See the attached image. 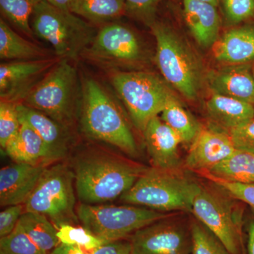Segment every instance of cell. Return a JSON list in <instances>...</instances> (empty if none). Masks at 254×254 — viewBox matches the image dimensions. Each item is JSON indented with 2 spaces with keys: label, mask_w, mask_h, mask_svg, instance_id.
Instances as JSON below:
<instances>
[{
  "label": "cell",
  "mask_w": 254,
  "mask_h": 254,
  "mask_svg": "<svg viewBox=\"0 0 254 254\" xmlns=\"http://www.w3.org/2000/svg\"><path fill=\"white\" fill-rule=\"evenodd\" d=\"M146 167L105 152L81 155L74 164V185L81 203L103 204L120 198Z\"/></svg>",
  "instance_id": "cell-1"
},
{
  "label": "cell",
  "mask_w": 254,
  "mask_h": 254,
  "mask_svg": "<svg viewBox=\"0 0 254 254\" xmlns=\"http://www.w3.org/2000/svg\"><path fill=\"white\" fill-rule=\"evenodd\" d=\"M81 131L87 137L113 145L127 154H138L136 140L115 102L99 82H81L79 110Z\"/></svg>",
  "instance_id": "cell-2"
},
{
  "label": "cell",
  "mask_w": 254,
  "mask_h": 254,
  "mask_svg": "<svg viewBox=\"0 0 254 254\" xmlns=\"http://www.w3.org/2000/svg\"><path fill=\"white\" fill-rule=\"evenodd\" d=\"M199 185L177 170L152 167L145 170L120 200L159 212L190 211Z\"/></svg>",
  "instance_id": "cell-3"
},
{
  "label": "cell",
  "mask_w": 254,
  "mask_h": 254,
  "mask_svg": "<svg viewBox=\"0 0 254 254\" xmlns=\"http://www.w3.org/2000/svg\"><path fill=\"white\" fill-rule=\"evenodd\" d=\"M69 61L60 59L21 103L70 129L79 115L81 83Z\"/></svg>",
  "instance_id": "cell-4"
},
{
  "label": "cell",
  "mask_w": 254,
  "mask_h": 254,
  "mask_svg": "<svg viewBox=\"0 0 254 254\" xmlns=\"http://www.w3.org/2000/svg\"><path fill=\"white\" fill-rule=\"evenodd\" d=\"M31 26L34 36L49 43L60 59L77 60L96 34L91 23L45 0L35 8Z\"/></svg>",
  "instance_id": "cell-5"
},
{
  "label": "cell",
  "mask_w": 254,
  "mask_h": 254,
  "mask_svg": "<svg viewBox=\"0 0 254 254\" xmlns=\"http://www.w3.org/2000/svg\"><path fill=\"white\" fill-rule=\"evenodd\" d=\"M150 27L156 41V64L163 77L187 99H196L201 68L193 52L168 25L155 21Z\"/></svg>",
  "instance_id": "cell-6"
},
{
  "label": "cell",
  "mask_w": 254,
  "mask_h": 254,
  "mask_svg": "<svg viewBox=\"0 0 254 254\" xmlns=\"http://www.w3.org/2000/svg\"><path fill=\"white\" fill-rule=\"evenodd\" d=\"M82 226L105 242L125 240L143 227L172 217L133 205L85 204L76 208Z\"/></svg>",
  "instance_id": "cell-7"
},
{
  "label": "cell",
  "mask_w": 254,
  "mask_h": 254,
  "mask_svg": "<svg viewBox=\"0 0 254 254\" xmlns=\"http://www.w3.org/2000/svg\"><path fill=\"white\" fill-rule=\"evenodd\" d=\"M133 125L141 132L161 113L173 95L158 76L143 71H116L110 78Z\"/></svg>",
  "instance_id": "cell-8"
},
{
  "label": "cell",
  "mask_w": 254,
  "mask_h": 254,
  "mask_svg": "<svg viewBox=\"0 0 254 254\" xmlns=\"http://www.w3.org/2000/svg\"><path fill=\"white\" fill-rule=\"evenodd\" d=\"M73 171L64 163L46 167L34 190L24 203L25 212L46 215L58 228L64 224L74 225L76 194Z\"/></svg>",
  "instance_id": "cell-9"
},
{
  "label": "cell",
  "mask_w": 254,
  "mask_h": 254,
  "mask_svg": "<svg viewBox=\"0 0 254 254\" xmlns=\"http://www.w3.org/2000/svg\"><path fill=\"white\" fill-rule=\"evenodd\" d=\"M81 58L104 69H117L144 60L139 38L131 28L123 23L105 25L96 33Z\"/></svg>",
  "instance_id": "cell-10"
},
{
  "label": "cell",
  "mask_w": 254,
  "mask_h": 254,
  "mask_svg": "<svg viewBox=\"0 0 254 254\" xmlns=\"http://www.w3.org/2000/svg\"><path fill=\"white\" fill-rule=\"evenodd\" d=\"M190 212L203 226L218 237L229 252L240 254V226L221 197L199 185Z\"/></svg>",
  "instance_id": "cell-11"
},
{
  "label": "cell",
  "mask_w": 254,
  "mask_h": 254,
  "mask_svg": "<svg viewBox=\"0 0 254 254\" xmlns=\"http://www.w3.org/2000/svg\"><path fill=\"white\" fill-rule=\"evenodd\" d=\"M60 58L4 62L0 64L1 101L22 103L23 100L48 74Z\"/></svg>",
  "instance_id": "cell-12"
},
{
  "label": "cell",
  "mask_w": 254,
  "mask_h": 254,
  "mask_svg": "<svg viewBox=\"0 0 254 254\" xmlns=\"http://www.w3.org/2000/svg\"><path fill=\"white\" fill-rule=\"evenodd\" d=\"M143 227L131 235V254H190L191 237L181 225L168 220Z\"/></svg>",
  "instance_id": "cell-13"
},
{
  "label": "cell",
  "mask_w": 254,
  "mask_h": 254,
  "mask_svg": "<svg viewBox=\"0 0 254 254\" xmlns=\"http://www.w3.org/2000/svg\"><path fill=\"white\" fill-rule=\"evenodd\" d=\"M229 133L201 128L190 144L185 165L195 171H210L235 151Z\"/></svg>",
  "instance_id": "cell-14"
},
{
  "label": "cell",
  "mask_w": 254,
  "mask_h": 254,
  "mask_svg": "<svg viewBox=\"0 0 254 254\" xmlns=\"http://www.w3.org/2000/svg\"><path fill=\"white\" fill-rule=\"evenodd\" d=\"M147 150L155 168L177 170L182 138L158 116L152 119L143 132Z\"/></svg>",
  "instance_id": "cell-15"
},
{
  "label": "cell",
  "mask_w": 254,
  "mask_h": 254,
  "mask_svg": "<svg viewBox=\"0 0 254 254\" xmlns=\"http://www.w3.org/2000/svg\"><path fill=\"white\" fill-rule=\"evenodd\" d=\"M48 166L15 163L0 170V205L24 204Z\"/></svg>",
  "instance_id": "cell-16"
},
{
  "label": "cell",
  "mask_w": 254,
  "mask_h": 254,
  "mask_svg": "<svg viewBox=\"0 0 254 254\" xmlns=\"http://www.w3.org/2000/svg\"><path fill=\"white\" fill-rule=\"evenodd\" d=\"M21 123L26 124L39 135L46 143L55 161L64 158L71 146L69 128L60 125L42 112L17 103Z\"/></svg>",
  "instance_id": "cell-17"
},
{
  "label": "cell",
  "mask_w": 254,
  "mask_h": 254,
  "mask_svg": "<svg viewBox=\"0 0 254 254\" xmlns=\"http://www.w3.org/2000/svg\"><path fill=\"white\" fill-rule=\"evenodd\" d=\"M187 26L197 43L210 48L218 41L220 18L217 6L199 0H183Z\"/></svg>",
  "instance_id": "cell-18"
},
{
  "label": "cell",
  "mask_w": 254,
  "mask_h": 254,
  "mask_svg": "<svg viewBox=\"0 0 254 254\" xmlns=\"http://www.w3.org/2000/svg\"><path fill=\"white\" fill-rule=\"evenodd\" d=\"M21 124L17 135L5 148L8 156L14 163L34 166H49L58 163L39 135L26 124Z\"/></svg>",
  "instance_id": "cell-19"
},
{
  "label": "cell",
  "mask_w": 254,
  "mask_h": 254,
  "mask_svg": "<svg viewBox=\"0 0 254 254\" xmlns=\"http://www.w3.org/2000/svg\"><path fill=\"white\" fill-rule=\"evenodd\" d=\"M210 86L213 93L254 105V75L249 65H230L213 73Z\"/></svg>",
  "instance_id": "cell-20"
},
{
  "label": "cell",
  "mask_w": 254,
  "mask_h": 254,
  "mask_svg": "<svg viewBox=\"0 0 254 254\" xmlns=\"http://www.w3.org/2000/svg\"><path fill=\"white\" fill-rule=\"evenodd\" d=\"M214 58L229 65L254 61V28L244 26L229 31L212 46Z\"/></svg>",
  "instance_id": "cell-21"
},
{
  "label": "cell",
  "mask_w": 254,
  "mask_h": 254,
  "mask_svg": "<svg viewBox=\"0 0 254 254\" xmlns=\"http://www.w3.org/2000/svg\"><path fill=\"white\" fill-rule=\"evenodd\" d=\"M206 110L215 123L229 131L254 118L253 104L218 93L207 100Z\"/></svg>",
  "instance_id": "cell-22"
},
{
  "label": "cell",
  "mask_w": 254,
  "mask_h": 254,
  "mask_svg": "<svg viewBox=\"0 0 254 254\" xmlns=\"http://www.w3.org/2000/svg\"><path fill=\"white\" fill-rule=\"evenodd\" d=\"M49 52L20 36L8 23L0 19V59L4 62L48 59Z\"/></svg>",
  "instance_id": "cell-23"
},
{
  "label": "cell",
  "mask_w": 254,
  "mask_h": 254,
  "mask_svg": "<svg viewBox=\"0 0 254 254\" xmlns=\"http://www.w3.org/2000/svg\"><path fill=\"white\" fill-rule=\"evenodd\" d=\"M68 10L92 25L108 24L127 11L125 0H71Z\"/></svg>",
  "instance_id": "cell-24"
},
{
  "label": "cell",
  "mask_w": 254,
  "mask_h": 254,
  "mask_svg": "<svg viewBox=\"0 0 254 254\" xmlns=\"http://www.w3.org/2000/svg\"><path fill=\"white\" fill-rule=\"evenodd\" d=\"M161 119L182 138V143L191 144L201 126L177 99L172 95L161 113Z\"/></svg>",
  "instance_id": "cell-25"
},
{
  "label": "cell",
  "mask_w": 254,
  "mask_h": 254,
  "mask_svg": "<svg viewBox=\"0 0 254 254\" xmlns=\"http://www.w3.org/2000/svg\"><path fill=\"white\" fill-rule=\"evenodd\" d=\"M18 223L33 242L47 254L59 245L58 229L46 215L24 212Z\"/></svg>",
  "instance_id": "cell-26"
},
{
  "label": "cell",
  "mask_w": 254,
  "mask_h": 254,
  "mask_svg": "<svg viewBox=\"0 0 254 254\" xmlns=\"http://www.w3.org/2000/svg\"><path fill=\"white\" fill-rule=\"evenodd\" d=\"M209 172L231 181L254 183V153L236 149L225 161Z\"/></svg>",
  "instance_id": "cell-27"
},
{
  "label": "cell",
  "mask_w": 254,
  "mask_h": 254,
  "mask_svg": "<svg viewBox=\"0 0 254 254\" xmlns=\"http://www.w3.org/2000/svg\"><path fill=\"white\" fill-rule=\"evenodd\" d=\"M43 0H0L1 14L29 39L33 40L31 18L37 5Z\"/></svg>",
  "instance_id": "cell-28"
},
{
  "label": "cell",
  "mask_w": 254,
  "mask_h": 254,
  "mask_svg": "<svg viewBox=\"0 0 254 254\" xmlns=\"http://www.w3.org/2000/svg\"><path fill=\"white\" fill-rule=\"evenodd\" d=\"M190 254H232L211 232L199 222H193L190 230Z\"/></svg>",
  "instance_id": "cell-29"
},
{
  "label": "cell",
  "mask_w": 254,
  "mask_h": 254,
  "mask_svg": "<svg viewBox=\"0 0 254 254\" xmlns=\"http://www.w3.org/2000/svg\"><path fill=\"white\" fill-rule=\"evenodd\" d=\"M60 243L76 246L86 252H91L105 243L85 227L64 224L58 228L57 233Z\"/></svg>",
  "instance_id": "cell-30"
},
{
  "label": "cell",
  "mask_w": 254,
  "mask_h": 254,
  "mask_svg": "<svg viewBox=\"0 0 254 254\" xmlns=\"http://www.w3.org/2000/svg\"><path fill=\"white\" fill-rule=\"evenodd\" d=\"M0 254H47L18 223L14 231L0 238Z\"/></svg>",
  "instance_id": "cell-31"
},
{
  "label": "cell",
  "mask_w": 254,
  "mask_h": 254,
  "mask_svg": "<svg viewBox=\"0 0 254 254\" xmlns=\"http://www.w3.org/2000/svg\"><path fill=\"white\" fill-rule=\"evenodd\" d=\"M197 173L213 182L233 198L247 203L254 209V183L231 181L216 176L209 171H200Z\"/></svg>",
  "instance_id": "cell-32"
},
{
  "label": "cell",
  "mask_w": 254,
  "mask_h": 254,
  "mask_svg": "<svg viewBox=\"0 0 254 254\" xmlns=\"http://www.w3.org/2000/svg\"><path fill=\"white\" fill-rule=\"evenodd\" d=\"M16 105L11 102H0V145L4 150L21 127Z\"/></svg>",
  "instance_id": "cell-33"
},
{
  "label": "cell",
  "mask_w": 254,
  "mask_h": 254,
  "mask_svg": "<svg viewBox=\"0 0 254 254\" xmlns=\"http://www.w3.org/2000/svg\"><path fill=\"white\" fill-rule=\"evenodd\" d=\"M227 21L239 23L254 14V0H222Z\"/></svg>",
  "instance_id": "cell-34"
},
{
  "label": "cell",
  "mask_w": 254,
  "mask_h": 254,
  "mask_svg": "<svg viewBox=\"0 0 254 254\" xmlns=\"http://www.w3.org/2000/svg\"><path fill=\"white\" fill-rule=\"evenodd\" d=\"M127 11L150 26L155 21V14L161 0H125Z\"/></svg>",
  "instance_id": "cell-35"
},
{
  "label": "cell",
  "mask_w": 254,
  "mask_h": 254,
  "mask_svg": "<svg viewBox=\"0 0 254 254\" xmlns=\"http://www.w3.org/2000/svg\"><path fill=\"white\" fill-rule=\"evenodd\" d=\"M229 134L236 149L254 153V118L232 128Z\"/></svg>",
  "instance_id": "cell-36"
},
{
  "label": "cell",
  "mask_w": 254,
  "mask_h": 254,
  "mask_svg": "<svg viewBox=\"0 0 254 254\" xmlns=\"http://www.w3.org/2000/svg\"><path fill=\"white\" fill-rule=\"evenodd\" d=\"M24 212V204H18L7 206L0 213V238L14 231Z\"/></svg>",
  "instance_id": "cell-37"
},
{
  "label": "cell",
  "mask_w": 254,
  "mask_h": 254,
  "mask_svg": "<svg viewBox=\"0 0 254 254\" xmlns=\"http://www.w3.org/2000/svg\"><path fill=\"white\" fill-rule=\"evenodd\" d=\"M131 244L130 241L120 240L105 242L89 252V254H131Z\"/></svg>",
  "instance_id": "cell-38"
},
{
  "label": "cell",
  "mask_w": 254,
  "mask_h": 254,
  "mask_svg": "<svg viewBox=\"0 0 254 254\" xmlns=\"http://www.w3.org/2000/svg\"><path fill=\"white\" fill-rule=\"evenodd\" d=\"M49 254H89L76 246L60 243Z\"/></svg>",
  "instance_id": "cell-39"
},
{
  "label": "cell",
  "mask_w": 254,
  "mask_h": 254,
  "mask_svg": "<svg viewBox=\"0 0 254 254\" xmlns=\"http://www.w3.org/2000/svg\"><path fill=\"white\" fill-rule=\"evenodd\" d=\"M247 250L248 254H254V219L250 220L247 227Z\"/></svg>",
  "instance_id": "cell-40"
},
{
  "label": "cell",
  "mask_w": 254,
  "mask_h": 254,
  "mask_svg": "<svg viewBox=\"0 0 254 254\" xmlns=\"http://www.w3.org/2000/svg\"><path fill=\"white\" fill-rule=\"evenodd\" d=\"M49 4L53 5L59 9L64 10H68L70 1L71 0H45Z\"/></svg>",
  "instance_id": "cell-41"
},
{
  "label": "cell",
  "mask_w": 254,
  "mask_h": 254,
  "mask_svg": "<svg viewBox=\"0 0 254 254\" xmlns=\"http://www.w3.org/2000/svg\"><path fill=\"white\" fill-rule=\"evenodd\" d=\"M199 1H204V2L210 3V4L214 5V6H217L219 4L220 0H199Z\"/></svg>",
  "instance_id": "cell-42"
}]
</instances>
